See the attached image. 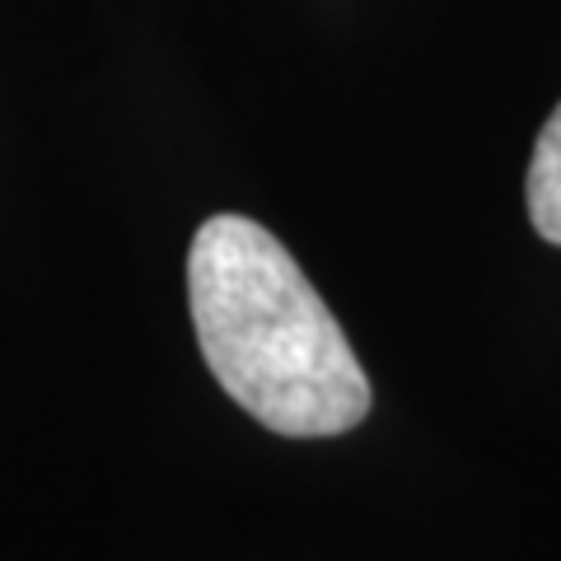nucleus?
Masks as SVG:
<instances>
[{"label":"nucleus","instance_id":"obj_1","mask_svg":"<svg viewBox=\"0 0 561 561\" xmlns=\"http://www.w3.org/2000/svg\"><path fill=\"white\" fill-rule=\"evenodd\" d=\"M187 300L210 375L267 431L319 440L365 421L370 379L346 332L257 220L202 225L187 249Z\"/></svg>","mask_w":561,"mask_h":561},{"label":"nucleus","instance_id":"obj_2","mask_svg":"<svg viewBox=\"0 0 561 561\" xmlns=\"http://www.w3.org/2000/svg\"><path fill=\"white\" fill-rule=\"evenodd\" d=\"M529 220L548 243H561V103L542 122L529 160Z\"/></svg>","mask_w":561,"mask_h":561}]
</instances>
